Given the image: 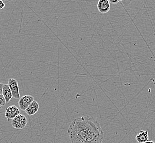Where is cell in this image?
I'll return each mask as SVG.
<instances>
[{
  "instance_id": "cell-1",
  "label": "cell",
  "mask_w": 155,
  "mask_h": 143,
  "mask_svg": "<svg viewBox=\"0 0 155 143\" xmlns=\"http://www.w3.org/2000/svg\"><path fill=\"white\" fill-rule=\"evenodd\" d=\"M67 132L71 143H102L104 137L99 122L89 116L74 119Z\"/></svg>"
},
{
  "instance_id": "cell-2",
  "label": "cell",
  "mask_w": 155,
  "mask_h": 143,
  "mask_svg": "<svg viewBox=\"0 0 155 143\" xmlns=\"http://www.w3.org/2000/svg\"><path fill=\"white\" fill-rule=\"evenodd\" d=\"M28 123V119L27 117L22 114H19L12 119L11 125L13 128L17 129H24Z\"/></svg>"
},
{
  "instance_id": "cell-3",
  "label": "cell",
  "mask_w": 155,
  "mask_h": 143,
  "mask_svg": "<svg viewBox=\"0 0 155 143\" xmlns=\"http://www.w3.org/2000/svg\"><path fill=\"white\" fill-rule=\"evenodd\" d=\"M8 85L9 88L11 91L13 98L15 99L20 98V93L19 89V85H18V81L15 79H9L8 80Z\"/></svg>"
},
{
  "instance_id": "cell-4",
  "label": "cell",
  "mask_w": 155,
  "mask_h": 143,
  "mask_svg": "<svg viewBox=\"0 0 155 143\" xmlns=\"http://www.w3.org/2000/svg\"><path fill=\"white\" fill-rule=\"evenodd\" d=\"M20 114L19 108L15 106H11L6 109L5 117L8 121H10Z\"/></svg>"
},
{
  "instance_id": "cell-5",
  "label": "cell",
  "mask_w": 155,
  "mask_h": 143,
  "mask_svg": "<svg viewBox=\"0 0 155 143\" xmlns=\"http://www.w3.org/2000/svg\"><path fill=\"white\" fill-rule=\"evenodd\" d=\"M34 100V97L31 95H24L19 98L18 102L19 107L21 110L25 111L30 104Z\"/></svg>"
},
{
  "instance_id": "cell-6",
  "label": "cell",
  "mask_w": 155,
  "mask_h": 143,
  "mask_svg": "<svg viewBox=\"0 0 155 143\" xmlns=\"http://www.w3.org/2000/svg\"><path fill=\"white\" fill-rule=\"evenodd\" d=\"M97 9L99 12L103 14L107 13L110 9V1L108 0H98Z\"/></svg>"
},
{
  "instance_id": "cell-7",
  "label": "cell",
  "mask_w": 155,
  "mask_h": 143,
  "mask_svg": "<svg viewBox=\"0 0 155 143\" xmlns=\"http://www.w3.org/2000/svg\"><path fill=\"white\" fill-rule=\"evenodd\" d=\"M39 110V104L38 102L34 100L25 110V113L29 116H32L38 112Z\"/></svg>"
},
{
  "instance_id": "cell-8",
  "label": "cell",
  "mask_w": 155,
  "mask_h": 143,
  "mask_svg": "<svg viewBox=\"0 0 155 143\" xmlns=\"http://www.w3.org/2000/svg\"><path fill=\"white\" fill-rule=\"evenodd\" d=\"M4 98L6 100V104H8L12 99V94L10 88H9L8 84H4L2 90V94Z\"/></svg>"
},
{
  "instance_id": "cell-9",
  "label": "cell",
  "mask_w": 155,
  "mask_h": 143,
  "mask_svg": "<svg viewBox=\"0 0 155 143\" xmlns=\"http://www.w3.org/2000/svg\"><path fill=\"white\" fill-rule=\"evenodd\" d=\"M136 140L138 143H144L149 140V134L147 131L141 130L136 135Z\"/></svg>"
},
{
  "instance_id": "cell-10",
  "label": "cell",
  "mask_w": 155,
  "mask_h": 143,
  "mask_svg": "<svg viewBox=\"0 0 155 143\" xmlns=\"http://www.w3.org/2000/svg\"><path fill=\"white\" fill-rule=\"evenodd\" d=\"M6 104V100L2 94H0V108L3 107Z\"/></svg>"
},
{
  "instance_id": "cell-11",
  "label": "cell",
  "mask_w": 155,
  "mask_h": 143,
  "mask_svg": "<svg viewBox=\"0 0 155 143\" xmlns=\"http://www.w3.org/2000/svg\"><path fill=\"white\" fill-rule=\"evenodd\" d=\"M5 7V4L2 0H0V10L3 9Z\"/></svg>"
},
{
  "instance_id": "cell-12",
  "label": "cell",
  "mask_w": 155,
  "mask_h": 143,
  "mask_svg": "<svg viewBox=\"0 0 155 143\" xmlns=\"http://www.w3.org/2000/svg\"><path fill=\"white\" fill-rule=\"evenodd\" d=\"M110 1V3H112V4H117L118 3L120 0H108Z\"/></svg>"
},
{
  "instance_id": "cell-13",
  "label": "cell",
  "mask_w": 155,
  "mask_h": 143,
  "mask_svg": "<svg viewBox=\"0 0 155 143\" xmlns=\"http://www.w3.org/2000/svg\"><path fill=\"white\" fill-rule=\"evenodd\" d=\"M4 84L1 83H0V94H2V90H3V87Z\"/></svg>"
},
{
  "instance_id": "cell-14",
  "label": "cell",
  "mask_w": 155,
  "mask_h": 143,
  "mask_svg": "<svg viewBox=\"0 0 155 143\" xmlns=\"http://www.w3.org/2000/svg\"><path fill=\"white\" fill-rule=\"evenodd\" d=\"M144 143H155L153 141H150V140H148V141H147L146 142Z\"/></svg>"
},
{
  "instance_id": "cell-15",
  "label": "cell",
  "mask_w": 155,
  "mask_h": 143,
  "mask_svg": "<svg viewBox=\"0 0 155 143\" xmlns=\"http://www.w3.org/2000/svg\"><path fill=\"white\" fill-rule=\"evenodd\" d=\"M120 1H122V0H120Z\"/></svg>"
}]
</instances>
